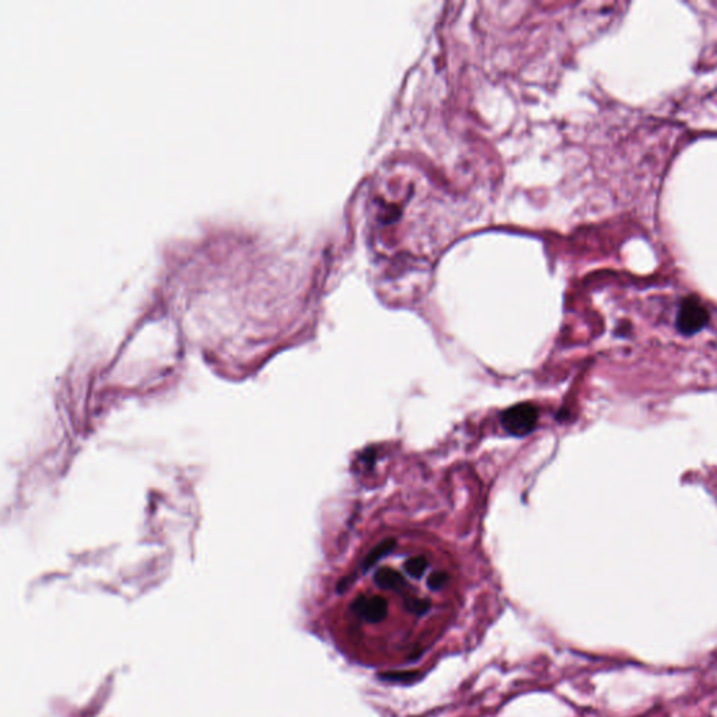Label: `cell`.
Here are the masks:
<instances>
[{
	"label": "cell",
	"mask_w": 717,
	"mask_h": 717,
	"mask_svg": "<svg viewBox=\"0 0 717 717\" xmlns=\"http://www.w3.org/2000/svg\"><path fill=\"white\" fill-rule=\"evenodd\" d=\"M427 559L425 556H414L405 562L407 573L414 578H421L427 569Z\"/></svg>",
	"instance_id": "6"
},
{
	"label": "cell",
	"mask_w": 717,
	"mask_h": 717,
	"mask_svg": "<svg viewBox=\"0 0 717 717\" xmlns=\"http://www.w3.org/2000/svg\"><path fill=\"white\" fill-rule=\"evenodd\" d=\"M374 581L384 590H401L405 585V578L401 573L389 567H381L374 574Z\"/></svg>",
	"instance_id": "4"
},
{
	"label": "cell",
	"mask_w": 717,
	"mask_h": 717,
	"mask_svg": "<svg viewBox=\"0 0 717 717\" xmlns=\"http://www.w3.org/2000/svg\"><path fill=\"white\" fill-rule=\"evenodd\" d=\"M405 605L411 612H414L416 615H423L425 612H427L430 610V601L422 600V599H415V597L407 599Z\"/></svg>",
	"instance_id": "8"
},
{
	"label": "cell",
	"mask_w": 717,
	"mask_h": 717,
	"mask_svg": "<svg viewBox=\"0 0 717 717\" xmlns=\"http://www.w3.org/2000/svg\"><path fill=\"white\" fill-rule=\"evenodd\" d=\"M538 422V409L531 404H518L502 415V425L511 436H527L531 433Z\"/></svg>",
	"instance_id": "1"
},
{
	"label": "cell",
	"mask_w": 717,
	"mask_h": 717,
	"mask_svg": "<svg viewBox=\"0 0 717 717\" xmlns=\"http://www.w3.org/2000/svg\"><path fill=\"white\" fill-rule=\"evenodd\" d=\"M709 314L706 308L696 299H687L682 301L678 315H677V327L685 335H692L700 331L706 322Z\"/></svg>",
	"instance_id": "2"
},
{
	"label": "cell",
	"mask_w": 717,
	"mask_h": 717,
	"mask_svg": "<svg viewBox=\"0 0 717 717\" xmlns=\"http://www.w3.org/2000/svg\"><path fill=\"white\" fill-rule=\"evenodd\" d=\"M352 608L359 617L364 618L367 622H371V623L384 621L387 617V612H388L387 600L381 596H375L371 599L359 596L353 601Z\"/></svg>",
	"instance_id": "3"
},
{
	"label": "cell",
	"mask_w": 717,
	"mask_h": 717,
	"mask_svg": "<svg viewBox=\"0 0 717 717\" xmlns=\"http://www.w3.org/2000/svg\"><path fill=\"white\" fill-rule=\"evenodd\" d=\"M396 548V540L394 538H389V540H385L382 542H380L364 559L363 562V569L364 570H369L370 567H373L381 558H384L385 555H388L391 551H393Z\"/></svg>",
	"instance_id": "5"
},
{
	"label": "cell",
	"mask_w": 717,
	"mask_h": 717,
	"mask_svg": "<svg viewBox=\"0 0 717 717\" xmlns=\"http://www.w3.org/2000/svg\"><path fill=\"white\" fill-rule=\"evenodd\" d=\"M447 581H448V574L445 572H434L427 578V587L430 590H440Z\"/></svg>",
	"instance_id": "9"
},
{
	"label": "cell",
	"mask_w": 717,
	"mask_h": 717,
	"mask_svg": "<svg viewBox=\"0 0 717 717\" xmlns=\"http://www.w3.org/2000/svg\"><path fill=\"white\" fill-rule=\"evenodd\" d=\"M418 673L416 671H389V673H385V674H381L380 675V680H384V681H400V682H409L415 678H418Z\"/></svg>",
	"instance_id": "7"
}]
</instances>
